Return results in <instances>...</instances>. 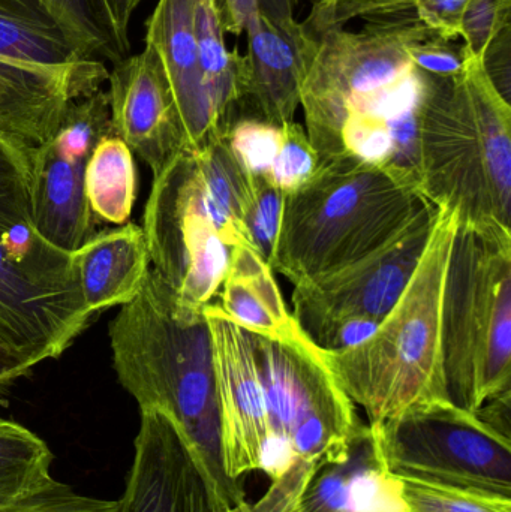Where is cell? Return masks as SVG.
<instances>
[{"mask_svg":"<svg viewBox=\"0 0 511 512\" xmlns=\"http://www.w3.org/2000/svg\"><path fill=\"white\" fill-rule=\"evenodd\" d=\"M141 412L135 456L116 512H239L171 418Z\"/></svg>","mask_w":511,"mask_h":512,"instance_id":"obj_13","label":"cell"},{"mask_svg":"<svg viewBox=\"0 0 511 512\" xmlns=\"http://www.w3.org/2000/svg\"><path fill=\"white\" fill-rule=\"evenodd\" d=\"M450 402L477 412L511 391V230L456 225L441 300Z\"/></svg>","mask_w":511,"mask_h":512,"instance_id":"obj_7","label":"cell"},{"mask_svg":"<svg viewBox=\"0 0 511 512\" xmlns=\"http://www.w3.org/2000/svg\"><path fill=\"white\" fill-rule=\"evenodd\" d=\"M511 0H470L461 21L465 50L485 57L488 48L510 29Z\"/></svg>","mask_w":511,"mask_h":512,"instance_id":"obj_31","label":"cell"},{"mask_svg":"<svg viewBox=\"0 0 511 512\" xmlns=\"http://www.w3.org/2000/svg\"><path fill=\"white\" fill-rule=\"evenodd\" d=\"M470 0H419L416 15L429 29L447 41L461 38V21Z\"/></svg>","mask_w":511,"mask_h":512,"instance_id":"obj_36","label":"cell"},{"mask_svg":"<svg viewBox=\"0 0 511 512\" xmlns=\"http://www.w3.org/2000/svg\"><path fill=\"white\" fill-rule=\"evenodd\" d=\"M299 2L300 0H258L257 5L264 6V8L294 9ZM335 2L336 0H309V3H311V14H309L308 20L303 24L317 38L323 33L324 24H326L327 17H329Z\"/></svg>","mask_w":511,"mask_h":512,"instance_id":"obj_40","label":"cell"},{"mask_svg":"<svg viewBox=\"0 0 511 512\" xmlns=\"http://www.w3.org/2000/svg\"><path fill=\"white\" fill-rule=\"evenodd\" d=\"M111 131L105 90L69 102L50 140L36 149L30 194V222L42 239L72 252L96 234L84 176L98 141Z\"/></svg>","mask_w":511,"mask_h":512,"instance_id":"obj_12","label":"cell"},{"mask_svg":"<svg viewBox=\"0 0 511 512\" xmlns=\"http://www.w3.org/2000/svg\"><path fill=\"white\" fill-rule=\"evenodd\" d=\"M419 0H336L324 24L323 33L333 27H344L354 18L368 24H380L416 12Z\"/></svg>","mask_w":511,"mask_h":512,"instance_id":"obj_33","label":"cell"},{"mask_svg":"<svg viewBox=\"0 0 511 512\" xmlns=\"http://www.w3.org/2000/svg\"><path fill=\"white\" fill-rule=\"evenodd\" d=\"M458 219L440 210L434 233L401 298L357 345L324 351L351 402L380 426L411 406L450 400L441 352V300Z\"/></svg>","mask_w":511,"mask_h":512,"instance_id":"obj_6","label":"cell"},{"mask_svg":"<svg viewBox=\"0 0 511 512\" xmlns=\"http://www.w3.org/2000/svg\"><path fill=\"white\" fill-rule=\"evenodd\" d=\"M248 173L227 141L180 150L153 174L143 231L152 268L186 303H215L231 251L246 245Z\"/></svg>","mask_w":511,"mask_h":512,"instance_id":"obj_5","label":"cell"},{"mask_svg":"<svg viewBox=\"0 0 511 512\" xmlns=\"http://www.w3.org/2000/svg\"><path fill=\"white\" fill-rule=\"evenodd\" d=\"M38 366L29 355L0 337V393Z\"/></svg>","mask_w":511,"mask_h":512,"instance_id":"obj_37","label":"cell"},{"mask_svg":"<svg viewBox=\"0 0 511 512\" xmlns=\"http://www.w3.org/2000/svg\"><path fill=\"white\" fill-rule=\"evenodd\" d=\"M72 254L30 222L0 225V337L41 364L59 358L89 327Z\"/></svg>","mask_w":511,"mask_h":512,"instance_id":"obj_11","label":"cell"},{"mask_svg":"<svg viewBox=\"0 0 511 512\" xmlns=\"http://www.w3.org/2000/svg\"><path fill=\"white\" fill-rule=\"evenodd\" d=\"M111 131L158 173L185 149L182 126L170 87L155 51L146 45L141 53L113 63L108 75Z\"/></svg>","mask_w":511,"mask_h":512,"instance_id":"obj_14","label":"cell"},{"mask_svg":"<svg viewBox=\"0 0 511 512\" xmlns=\"http://www.w3.org/2000/svg\"><path fill=\"white\" fill-rule=\"evenodd\" d=\"M0 56L48 68L84 60L41 0H0Z\"/></svg>","mask_w":511,"mask_h":512,"instance_id":"obj_22","label":"cell"},{"mask_svg":"<svg viewBox=\"0 0 511 512\" xmlns=\"http://www.w3.org/2000/svg\"><path fill=\"white\" fill-rule=\"evenodd\" d=\"M197 0H158L146 24L182 126L185 149L198 152L224 138L204 89L195 36Z\"/></svg>","mask_w":511,"mask_h":512,"instance_id":"obj_17","label":"cell"},{"mask_svg":"<svg viewBox=\"0 0 511 512\" xmlns=\"http://www.w3.org/2000/svg\"><path fill=\"white\" fill-rule=\"evenodd\" d=\"M108 74L98 59L48 68L0 56V131L41 146L56 131L69 102L102 89Z\"/></svg>","mask_w":511,"mask_h":512,"instance_id":"obj_16","label":"cell"},{"mask_svg":"<svg viewBox=\"0 0 511 512\" xmlns=\"http://www.w3.org/2000/svg\"><path fill=\"white\" fill-rule=\"evenodd\" d=\"M273 273L249 246H237L231 251L216 304L248 333L281 336L296 325Z\"/></svg>","mask_w":511,"mask_h":512,"instance_id":"obj_20","label":"cell"},{"mask_svg":"<svg viewBox=\"0 0 511 512\" xmlns=\"http://www.w3.org/2000/svg\"><path fill=\"white\" fill-rule=\"evenodd\" d=\"M453 42L455 41H447L438 35L416 42L410 48L411 62L419 71L426 74L453 77L459 74L464 63L462 47L456 48Z\"/></svg>","mask_w":511,"mask_h":512,"instance_id":"obj_35","label":"cell"},{"mask_svg":"<svg viewBox=\"0 0 511 512\" xmlns=\"http://www.w3.org/2000/svg\"><path fill=\"white\" fill-rule=\"evenodd\" d=\"M248 83L240 117L282 126L294 122L303 81L318 48V38L294 14L257 11L246 24Z\"/></svg>","mask_w":511,"mask_h":512,"instance_id":"obj_15","label":"cell"},{"mask_svg":"<svg viewBox=\"0 0 511 512\" xmlns=\"http://www.w3.org/2000/svg\"><path fill=\"white\" fill-rule=\"evenodd\" d=\"M294 512H411L374 426L362 423L345 456L315 472Z\"/></svg>","mask_w":511,"mask_h":512,"instance_id":"obj_18","label":"cell"},{"mask_svg":"<svg viewBox=\"0 0 511 512\" xmlns=\"http://www.w3.org/2000/svg\"><path fill=\"white\" fill-rule=\"evenodd\" d=\"M84 191L96 221L129 222L137 197L134 153L116 135L102 137L86 165Z\"/></svg>","mask_w":511,"mask_h":512,"instance_id":"obj_23","label":"cell"},{"mask_svg":"<svg viewBox=\"0 0 511 512\" xmlns=\"http://www.w3.org/2000/svg\"><path fill=\"white\" fill-rule=\"evenodd\" d=\"M411 512H511V499L402 480Z\"/></svg>","mask_w":511,"mask_h":512,"instance_id":"obj_29","label":"cell"},{"mask_svg":"<svg viewBox=\"0 0 511 512\" xmlns=\"http://www.w3.org/2000/svg\"><path fill=\"white\" fill-rule=\"evenodd\" d=\"M258 0H219L224 32L242 35L249 18L257 12Z\"/></svg>","mask_w":511,"mask_h":512,"instance_id":"obj_39","label":"cell"},{"mask_svg":"<svg viewBox=\"0 0 511 512\" xmlns=\"http://www.w3.org/2000/svg\"><path fill=\"white\" fill-rule=\"evenodd\" d=\"M453 77L423 72L413 173L423 197L459 224L511 230V104L468 53Z\"/></svg>","mask_w":511,"mask_h":512,"instance_id":"obj_2","label":"cell"},{"mask_svg":"<svg viewBox=\"0 0 511 512\" xmlns=\"http://www.w3.org/2000/svg\"><path fill=\"white\" fill-rule=\"evenodd\" d=\"M341 144L344 153L368 164L402 165L395 120L378 114L348 116L342 126Z\"/></svg>","mask_w":511,"mask_h":512,"instance_id":"obj_27","label":"cell"},{"mask_svg":"<svg viewBox=\"0 0 511 512\" xmlns=\"http://www.w3.org/2000/svg\"><path fill=\"white\" fill-rule=\"evenodd\" d=\"M84 59L117 63L122 50L101 0H41Z\"/></svg>","mask_w":511,"mask_h":512,"instance_id":"obj_25","label":"cell"},{"mask_svg":"<svg viewBox=\"0 0 511 512\" xmlns=\"http://www.w3.org/2000/svg\"><path fill=\"white\" fill-rule=\"evenodd\" d=\"M0 512H116V501L78 495L71 487L54 480L38 495L0 508Z\"/></svg>","mask_w":511,"mask_h":512,"instance_id":"obj_32","label":"cell"},{"mask_svg":"<svg viewBox=\"0 0 511 512\" xmlns=\"http://www.w3.org/2000/svg\"><path fill=\"white\" fill-rule=\"evenodd\" d=\"M248 192L243 206V230L249 248L272 265L281 227L285 194L266 176L248 174Z\"/></svg>","mask_w":511,"mask_h":512,"instance_id":"obj_26","label":"cell"},{"mask_svg":"<svg viewBox=\"0 0 511 512\" xmlns=\"http://www.w3.org/2000/svg\"><path fill=\"white\" fill-rule=\"evenodd\" d=\"M440 210L428 203L386 245L345 267L294 285V321L324 351L368 339L407 288Z\"/></svg>","mask_w":511,"mask_h":512,"instance_id":"obj_9","label":"cell"},{"mask_svg":"<svg viewBox=\"0 0 511 512\" xmlns=\"http://www.w3.org/2000/svg\"><path fill=\"white\" fill-rule=\"evenodd\" d=\"M249 336L264 399L255 472L270 486L245 512H294L315 472L345 456L363 421L297 322L281 336Z\"/></svg>","mask_w":511,"mask_h":512,"instance_id":"obj_3","label":"cell"},{"mask_svg":"<svg viewBox=\"0 0 511 512\" xmlns=\"http://www.w3.org/2000/svg\"><path fill=\"white\" fill-rule=\"evenodd\" d=\"M476 414L501 435L511 439V391L488 400Z\"/></svg>","mask_w":511,"mask_h":512,"instance_id":"obj_41","label":"cell"},{"mask_svg":"<svg viewBox=\"0 0 511 512\" xmlns=\"http://www.w3.org/2000/svg\"><path fill=\"white\" fill-rule=\"evenodd\" d=\"M53 453L38 435L0 417V508L26 501L54 483Z\"/></svg>","mask_w":511,"mask_h":512,"instance_id":"obj_24","label":"cell"},{"mask_svg":"<svg viewBox=\"0 0 511 512\" xmlns=\"http://www.w3.org/2000/svg\"><path fill=\"white\" fill-rule=\"evenodd\" d=\"M437 35L417 17L333 27L318 48L300 92L305 131L318 164L345 155L341 131L351 114H384L416 66L410 48Z\"/></svg>","mask_w":511,"mask_h":512,"instance_id":"obj_8","label":"cell"},{"mask_svg":"<svg viewBox=\"0 0 511 512\" xmlns=\"http://www.w3.org/2000/svg\"><path fill=\"white\" fill-rule=\"evenodd\" d=\"M374 427L401 480L511 499V439L476 412L435 400Z\"/></svg>","mask_w":511,"mask_h":512,"instance_id":"obj_10","label":"cell"},{"mask_svg":"<svg viewBox=\"0 0 511 512\" xmlns=\"http://www.w3.org/2000/svg\"><path fill=\"white\" fill-rule=\"evenodd\" d=\"M113 366L140 411L174 421L227 501L245 512L242 486L225 474L212 334L204 307L186 303L150 268L140 292L111 321Z\"/></svg>","mask_w":511,"mask_h":512,"instance_id":"obj_1","label":"cell"},{"mask_svg":"<svg viewBox=\"0 0 511 512\" xmlns=\"http://www.w3.org/2000/svg\"><path fill=\"white\" fill-rule=\"evenodd\" d=\"M29 155L26 144L0 131V216L8 212L26 185Z\"/></svg>","mask_w":511,"mask_h":512,"instance_id":"obj_34","label":"cell"},{"mask_svg":"<svg viewBox=\"0 0 511 512\" xmlns=\"http://www.w3.org/2000/svg\"><path fill=\"white\" fill-rule=\"evenodd\" d=\"M228 149L243 171L269 176L282 141V126L257 117H239L225 134Z\"/></svg>","mask_w":511,"mask_h":512,"instance_id":"obj_28","label":"cell"},{"mask_svg":"<svg viewBox=\"0 0 511 512\" xmlns=\"http://www.w3.org/2000/svg\"><path fill=\"white\" fill-rule=\"evenodd\" d=\"M317 168V153L309 143L305 126L297 122L282 125L281 147L267 179L288 195L305 185Z\"/></svg>","mask_w":511,"mask_h":512,"instance_id":"obj_30","label":"cell"},{"mask_svg":"<svg viewBox=\"0 0 511 512\" xmlns=\"http://www.w3.org/2000/svg\"><path fill=\"white\" fill-rule=\"evenodd\" d=\"M141 2L143 0H101L111 27H113L114 35L126 54L129 53V47H131L128 38L129 23Z\"/></svg>","mask_w":511,"mask_h":512,"instance_id":"obj_38","label":"cell"},{"mask_svg":"<svg viewBox=\"0 0 511 512\" xmlns=\"http://www.w3.org/2000/svg\"><path fill=\"white\" fill-rule=\"evenodd\" d=\"M204 89L222 134L240 117L248 83V59L225 45L219 0H197L194 15Z\"/></svg>","mask_w":511,"mask_h":512,"instance_id":"obj_21","label":"cell"},{"mask_svg":"<svg viewBox=\"0 0 511 512\" xmlns=\"http://www.w3.org/2000/svg\"><path fill=\"white\" fill-rule=\"evenodd\" d=\"M72 262L84 303L95 316L129 303L152 268L143 228L134 222L96 231L72 252Z\"/></svg>","mask_w":511,"mask_h":512,"instance_id":"obj_19","label":"cell"},{"mask_svg":"<svg viewBox=\"0 0 511 512\" xmlns=\"http://www.w3.org/2000/svg\"><path fill=\"white\" fill-rule=\"evenodd\" d=\"M429 201L411 168L345 155L285 195L272 268L293 285L345 267L392 240Z\"/></svg>","mask_w":511,"mask_h":512,"instance_id":"obj_4","label":"cell"}]
</instances>
